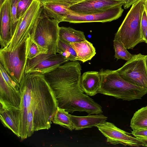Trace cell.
I'll return each instance as SVG.
<instances>
[{
  "mask_svg": "<svg viewBox=\"0 0 147 147\" xmlns=\"http://www.w3.org/2000/svg\"><path fill=\"white\" fill-rule=\"evenodd\" d=\"M20 92L19 138L22 140L35 131L50 128L58 106L45 75L40 73L25 74L20 84Z\"/></svg>",
  "mask_w": 147,
  "mask_h": 147,
  "instance_id": "1",
  "label": "cell"
},
{
  "mask_svg": "<svg viewBox=\"0 0 147 147\" xmlns=\"http://www.w3.org/2000/svg\"><path fill=\"white\" fill-rule=\"evenodd\" d=\"M81 70L79 61L67 62L45 75V78L54 93L58 107L71 113L78 111L101 114L102 107L81 89Z\"/></svg>",
  "mask_w": 147,
  "mask_h": 147,
  "instance_id": "2",
  "label": "cell"
},
{
  "mask_svg": "<svg viewBox=\"0 0 147 147\" xmlns=\"http://www.w3.org/2000/svg\"><path fill=\"white\" fill-rule=\"evenodd\" d=\"M99 72L101 84L98 93L128 101L141 99L147 93V89L127 82L116 70L102 69Z\"/></svg>",
  "mask_w": 147,
  "mask_h": 147,
  "instance_id": "3",
  "label": "cell"
},
{
  "mask_svg": "<svg viewBox=\"0 0 147 147\" xmlns=\"http://www.w3.org/2000/svg\"><path fill=\"white\" fill-rule=\"evenodd\" d=\"M144 9L142 0L133 4L115 34L114 40L121 42L127 49L144 42L141 23Z\"/></svg>",
  "mask_w": 147,
  "mask_h": 147,
  "instance_id": "4",
  "label": "cell"
},
{
  "mask_svg": "<svg viewBox=\"0 0 147 147\" xmlns=\"http://www.w3.org/2000/svg\"><path fill=\"white\" fill-rule=\"evenodd\" d=\"M42 0H34L27 10L19 19L12 37L6 47L3 49L13 52L24 43L31 33L42 13Z\"/></svg>",
  "mask_w": 147,
  "mask_h": 147,
  "instance_id": "5",
  "label": "cell"
},
{
  "mask_svg": "<svg viewBox=\"0 0 147 147\" xmlns=\"http://www.w3.org/2000/svg\"><path fill=\"white\" fill-rule=\"evenodd\" d=\"M59 23L55 20L46 16L42 12L36 25L29 35L48 53H57L59 39Z\"/></svg>",
  "mask_w": 147,
  "mask_h": 147,
  "instance_id": "6",
  "label": "cell"
},
{
  "mask_svg": "<svg viewBox=\"0 0 147 147\" xmlns=\"http://www.w3.org/2000/svg\"><path fill=\"white\" fill-rule=\"evenodd\" d=\"M27 60L25 42L12 52L0 49V64L7 74L19 84L25 75Z\"/></svg>",
  "mask_w": 147,
  "mask_h": 147,
  "instance_id": "7",
  "label": "cell"
},
{
  "mask_svg": "<svg viewBox=\"0 0 147 147\" xmlns=\"http://www.w3.org/2000/svg\"><path fill=\"white\" fill-rule=\"evenodd\" d=\"M147 55L135 54L121 67L116 70L127 82L147 89Z\"/></svg>",
  "mask_w": 147,
  "mask_h": 147,
  "instance_id": "8",
  "label": "cell"
},
{
  "mask_svg": "<svg viewBox=\"0 0 147 147\" xmlns=\"http://www.w3.org/2000/svg\"><path fill=\"white\" fill-rule=\"evenodd\" d=\"M68 61L59 54H41L27 60L25 74L39 73L45 75Z\"/></svg>",
  "mask_w": 147,
  "mask_h": 147,
  "instance_id": "9",
  "label": "cell"
},
{
  "mask_svg": "<svg viewBox=\"0 0 147 147\" xmlns=\"http://www.w3.org/2000/svg\"><path fill=\"white\" fill-rule=\"evenodd\" d=\"M0 71V104L19 109L21 101L20 84L7 74L3 67H1Z\"/></svg>",
  "mask_w": 147,
  "mask_h": 147,
  "instance_id": "10",
  "label": "cell"
},
{
  "mask_svg": "<svg viewBox=\"0 0 147 147\" xmlns=\"http://www.w3.org/2000/svg\"><path fill=\"white\" fill-rule=\"evenodd\" d=\"M96 127L106 138L107 141L113 144H122L124 146L140 147L145 143L131 134L121 129L113 123L105 121Z\"/></svg>",
  "mask_w": 147,
  "mask_h": 147,
  "instance_id": "11",
  "label": "cell"
},
{
  "mask_svg": "<svg viewBox=\"0 0 147 147\" xmlns=\"http://www.w3.org/2000/svg\"><path fill=\"white\" fill-rule=\"evenodd\" d=\"M122 6H117L104 11L90 14H80L73 12L67 16L64 22L72 23L110 22L121 16L124 10Z\"/></svg>",
  "mask_w": 147,
  "mask_h": 147,
  "instance_id": "12",
  "label": "cell"
},
{
  "mask_svg": "<svg viewBox=\"0 0 147 147\" xmlns=\"http://www.w3.org/2000/svg\"><path fill=\"white\" fill-rule=\"evenodd\" d=\"M123 0H83L70 7L74 13L86 14L105 11L119 5H123Z\"/></svg>",
  "mask_w": 147,
  "mask_h": 147,
  "instance_id": "13",
  "label": "cell"
},
{
  "mask_svg": "<svg viewBox=\"0 0 147 147\" xmlns=\"http://www.w3.org/2000/svg\"><path fill=\"white\" fill-rule=\"evenodd\" d=\"M41 6L43 14L59 23L64 22L67 16L73 12L70 5L64 0H42Z\"/></svg>",
  "mask_w": 147,
  "mask_h": 147,
  "instance_id": "14",
  "label": "cell"
},
{
  "mask_svg": "<svg viewBox=\"0 0 147 147\" xmlns=\"http://www.w3.org/2000/svg\"><path fill=\"white\" fill-rule=\"evenodd\" d=\"M20 115L19 109L0 104V119L1 123L19 138Z\"/></svg>",
  "mask_w": 147,
  "mask_h": 147,
  "instance_id": "15",
  "label": "cell"
},
{
  "mask_svg": "<svg viewBox=\"0 0 147 147\" xmlns=\"http://www.w3.org/2000/svg\"><path fill=\"white\" fill-rule=\"evenodd\" d=\"M1 49L6 47L11 41V17L9 0H5L0 6Z\"/></svg>",
  "mask_w": 147,
  "mask_h": 147,
  "instance_id": "16",
  "label": "cell"
},
{
  "mask_svg": "<svg viewBox=\"0 0 147 147\" xmlns=\"http://www.w3.org/2000/svg\"><path fill=\"white\" fill-rule=\"evenodd\" d=\"M101 84L99 72L88 71L81 76L80 87L82 91L86 94L93 96L98 93Z\"/></svg>",
  "mask_w": 147,
  "mask_h": 147,
  "instance_id": "17",
  "label": "cell"
},
{
  "mask_svg": "<svg viewBox=\"0 0 147 147\" xmlns=\"http://www.w3.org/2000/svg\"><path fill=\"white\" fill-rule=\"evenodd\" d=\"M70 117L76 130H80L86 128H91L106 121L107 117L100 114L91 115L85 116H78L70 114Z\"/></svg>",
  "mask_w": 147,
  "mask_h": 147,
  "instance_id": "18",
  "label": "cell"
},
{
  "mask_svg": "<svg viewBox=\"0 0 147 147\" xmlns=\"http://www.w3.org/2000/svg\"><path fill=\"white\" fill-rule=\"evenodd\" d=\"M77 54V60L84 63L90 60L96 54L92 44L86 40L84 41L70 43Z\"/></svg>",
  "mask_w": 147,
  "mask_h": 147,
  "instance_id": "19",
  "label": "cell"
},
{
  "mask_svg": "<svg viewBox=\"0 0 147 147\" xmlns=\"http://www.w3.org/2000/svg\"><path fill=\"white\" fill-rule=\"evenodd\" d=\"M59 38L69 43L80 42L86 39L83 31L70 27H59Z\"/></svg>",
  "mask_w": 147,
  "mask_h": 147,
  "instance_id": "20",
  "label": "cell"
},
{
  "mask_svg": "<svg viewBox=\"0 0 147 147\" xmlns=\"http://www.w3.org/2000/svg\"><path fill=\"white\" fill-rule=\"evenodd\" d=\"M69 113L64 109L58 107L52 122L55 124L72 131L74 128Z\"/></svg>",
  "mask_w": 147,
  "mask_h": 147,
  "instance_id": "21",
  "label": "cell"
},
{
  "mask_svg": "<svg viewBox=\"0 0 147 147\" xmlns=\"http://www.w3.org/2000/svg\"><path fill=\"white\" fill-rule=\"evenodd\" d=\"M57 53L69 61H77L76 53L70 43L60 38L57 45Z\"/></svg>",
  "mask_w": 147,
  "mask_h": 147,
  "instance_id": "22",
  "label": "cell"
},
{
  "mask_svg": "<svg viewBox=\"0 0 147 147\" xmlns=\"http://www.w3.org/2000/svg\"><path fill=\"white\" fill-rule=\"evenodd\" d=\"M130 127L132 129L147 127V106L138 109L131 120Z\"/></svg>",
  "mask_w": 147,
  "mask_h": 147,
  "instance_id": "23",
  "label": "cell"
},
{
  "mask_svg": "<svg viewBox=\"0 0 147 147\" xmlns=\"http://www.w3.org/2000/svg\"><path fill=\"white\" fill-rule=\"evenodd\" d=\"M26 53L27 59H32L42 54H48L47 52L38 44L30 35L25 41Z\"/></svg>",
  "mask_w": 147,
  "mask_h": 147,
  "instance_id": "24",
  "label": "cell"
},
{
  "mask_svg": "<svg viewBox=\"0 0 147 147\" xmlns=\"http://www.w3.org/2000/svg\"><path fill=\"white\" fill-rule=\"evenodd\" d=\"M113 42L115 52L114 57L117 60L122 59L127 61L134 55L129 53L121 42L113 40Z\"/></svg>",
  "mask_w": 147,
  "mask_h": 147,
  "instance_id": "25",
  "label": "cell"
},
{
  "mask_svg": "<svg viewBox=\"0 0 147 147\" xmlns=\"http://www.w3.org/2000/svg\"><path fill=\"white\" fill-rule=\"evenodd\" d=\"M20 1V0H9L11 17V34L12 38L19 20L17 18L16 13L18 4Z\"/></svg>",
  "mask_w": 147,
  "mask_h": 147,
  "instance_id": "26",
  "label": "cell"
},
{
  "mask_svg": "<svg viewBox=\"0 0 147 147\" xmlns=\"http://www.w3.org/2000/svg\"><path fill=\"white\" fill-rule=\"evenodd\" d=\"M34 0H20L17 8L16 16L19 19L27 10Z\"/></svg>",
  "mask_w": 147,
  "mask_h": 147,
  "instance_id": "27",
  "label": "cell"
},
{
  "mask_svg": "<svg viewBox=\"0 0 147 147\" xmlns=\"http://www.w3.org/2000/svg\"><path fill=\"white\" fill-rule=\"evenodd\" d=\"M138 139L147 143V127H142L132 129L131 133Z\"/></svg>",
  "mask_w": 147,
  "mask_h": 147,
  "instance_id": "28",
  "label": "cell"
},
{
  "mask_svg": "<svg viewBox=\"0 0 147 147\" xmlns=\"http://www.w3.org/2000/svg\"><path fill=\"white\" fill-rule=\"evenodd\" d=\"M141 25L142 32L144 37L145 33L147 28V14L145 8L142 15Z\"/></svg>",
  "mask_w": 147,
  "mask_h": 147,
  "instance_id": "29",
  "label": "cell"
},
{
  "mask_svg": "<svg viewBox=\"0 0 147 147\" xmlns=\"http://www.w3.org/2000/svg\"><path fill=\"white\" fill-rule=\"evenodd\" d=\"M124 1L123 5L124 9H127L132 5L139 0H123Z\"/></svg>",
  "mask_w": 147,
  "mask_h": 147,
  "instance_id": "30",
  "label": "cell"
},
{
  "mask_svg": "<svg viewBox=\"0 0 147 147\" xmlns=\"http://www.w3.org/2000/svg\"><path fill=\"white\" fill-rule=\"evenodd\" d=\"M67 3L71 6L83 0H64Z\"/></svg>",
  "mask_w": 147,
  "mask_h": 147,
  "instance_id": "31",
  "label": "cell"
},
{
  "mask_svg": "<svg viewBox=\"0 0 147 147\" xmlns=\"http://www.w3.org/2000/svg\"><path fill=\"white\" fill-rule=\"evenodd\" d=\"M145 9L147 14V0H142Z\"/></svg>",
  "mask_w": 147,
  "mask_h": 147,
  "instance_id": "32",
  "label": "cell"
},
{
  "mask_svg": "<svg viewBox=\"0 0 147 147\" xmlns=\"http://www.w3.org/2000/svg\"><path fill=\"white\" fill-rule=\"evenodd\" d=\"M144 42L147 43V28L144 37Z\"/></svg>",
  "mask_w": 147,
  "mask_h": 147,
  "instance_id": "33",
  "label": "cell"
},
{
  "mask_svg": "<svg viewBox=\"0 0 147 147\" xmlns=\"http://www.w3.org/2000/svg\"><path fill=\"white\" fill-rule=\"evenodd\" d=\"M5 1V0H0V6Z\"/></svg>",
  "mask_w": 147,
  "mask_h": 147,
  "instance_id": "34",
  "label": "cell"
},
{
  "mask_svg": "<svg viewBox=\"0 0 147 147\" xmlns=\"http://www.w3.org/2000/svg\"><path fill=\"white\" fill-rule=\"evenodd\" d=\"M146 67L147 68V57H146Z\"/></svg>",
  "mask_w": 147,
  "mask_h": 147,
  "instance_id": "35",
  "label": "cell"
},
{
  "mask_svg": "<svg viewBox=\"0 0 147 147\" xmlns=\"http://www.w3.org/2000/svg\"><path fill=\"white\" fill-rule=\"evenodd\" d=\"M143 146L147 147V143L145 144Z\"/></svg>",
  "mask_w": 147,
  "mask_h": 147,
  "instance_id": "36",
  "label": "cell"
}]
</instances>
